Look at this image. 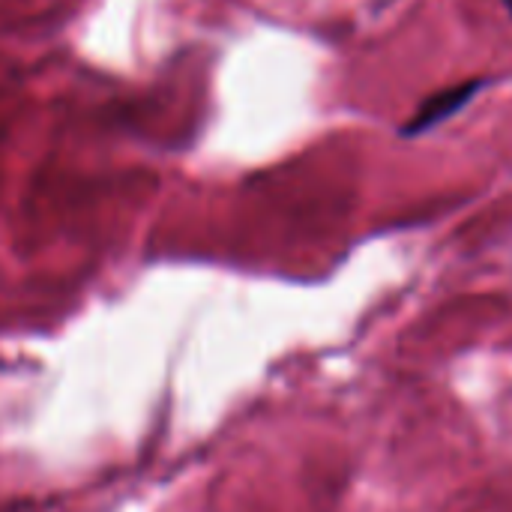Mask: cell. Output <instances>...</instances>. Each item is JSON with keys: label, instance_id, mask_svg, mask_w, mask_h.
<instances>
[{"label": "cell", "instance_id": "cell-1", "mask_svg": "<svg viewBox=\"0 0 512 512\" xmlns=\"http://www.w3.org/2000/svg\"><path fill=\"white\" fill-rule=\"evenodd\" d=\"M486 87V78H468V81H459V84H450L444 90H435L432 96H426L414 114L399 126V135L402 138H417V135H426L432 132L435 126L447 123L450 117H456L468 102L477 99V93Z\"/></svg>", "mask_w": 512, "mask_h": 512}, {"label": "cell", "instance_id": "cell-2", "mask_svg": "<svg viewBox=\"0 0 512 512\" xmlns=\"http://www.w3.org/2000/svg\"><path fill=\"white\" fill-rule=\"evenodd\" d=\"M504 6H507V12H510V18H512V0H504Z\"/></svg>", "mask_w": 512, "mask_h": 512}]
</instances>
